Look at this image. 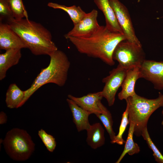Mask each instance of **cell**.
I'll return each instance as SVG.
<instances>
[{
	"instance_id": "1",
	"label": "cell",
	"mask_w": 163,
	"mask_h": 163,
	"mask_svg": "<svg viewBox=\"0 0 163 163\" xmlns=\"http://www.w3.org/2000/svg\"><path fill=\"white\" fill-rule=\"evenodd\" d=\"M65 37L80 53L98 58L110 66L115 64L113 54L115 48L120 42L126 40L123 34L112 31L104 26H100L95 33L88 37Z\"/></svg>"
},
{
	"instance_id": "2",
	"label": "cell",
	"mask_w": 163,
	"mask_h": 163,
	"mask_svg": "<svg viewBox=\"0 0 163 163\" xmlns=\"http://www.w3.org/2000/svg\"><path fill=\"white\" fill-rule=\"evenodd\" d=\"M8 24L33 54L50 56L58 50L50 32L40 24L25 18L14 19Z\"/></svg>"
},
{
	"instance_id": "3",
	"label": "cell",
	"mask_w": 163,
	"mask_h": 163,
	"mask_svg": "<svg viewBox=\"0 0 163 163\" xmlns=\"http://www.w3.org/2000/svg\"><path fill=\"white\" fill-rule=\"evenodd\" d=\"M50 56L48 66L41 69L30 87L24 91V97L21 107L37 90L46 84L53 83L60 87L65 85L70 65L67 55L63 51L57 50Z\"/></svg>"
},
{
	"instance_id": "4",
	"label": "cell",
	"mask_w": 163,
	"mask_h": 163,
	"mask_svg": "<svg viewBox=\"0 0 163 163\" xmlns=\"http://www.w3.org/2000/svg\"><path fill=\"white\" fill-rule=\"evenodd\" d=\"M126 101L128 108L129 123L134 124V134L140 136L147 127L151 115L157 109L163 107V94L159 92L157 98L148 99L136 94L129 97Z\"/></svg>"
},
{
	"instance_id": "5",
	"label": "cell",
	"mask_w": 163,
	"mask_h": 163,
	"mask_svg": "<svg viewBox=\"0 0 163 163\" xmlns=\"http://www.w3.org/2000/svg\"><path fill=\"white\" fill-rule=\"evenodd\" d=\"M2 143L7 154L17 161L28 159L35 149V144L30 135L26 131L18 128L9 131Z\"/></svg>"
},
{
	"instance_id": "6",
	"label": "cell",
	"mask_w": 163,
	"mask_h": 163,
	"mask_svg": "<svg viewBox=\"0 0 163 163\" xmlns=\"http://www.w3.org/2000/svg\"><path fill=\"white\" fill-rule=\"evenodd\" d=\"M113 59L127 69L140 67L145 59L142 45L126 40L120 42L117 45L113 52Z\"/></svg>"
},
{
	"instance_id": "7",
	"label": "cell",
	"mask_w": 163,
	"mask_h": 163,
	"mask_svg": "<svg viewBox=\"0 0 163 163\" xmlns=\"http://www.w3.org/2000/svg\"><path fill=\"white\" fill-rule=\"evenodd\" d=\"M127 70L118 64L110 72L108 75L102 79V82L105 85L101 91V95L106 99L110 107L114 104L116 95L121 86Z\"/></svg>"
},
{
	"instance_id": "8",
	"label": "cell",
	"mask_w": 163,
	"mask_h": 163,
	"mask_svg": "<svg viewBox=\"0 0 163 163\" xmlns=\"http://www.w3.org/2000/svg\"><path fill=\"white\" fill-rule=\"evenodd\" d=\"M109 0L126 40L142 45L136 36L127 8L119 0Z\"/></svg>"
},
{
	"instance_id": "9",
	"label": "cell",
	"mask_w": 163,
	"mask_h": 163,
	"mask_svg": "<svg viewBox=\"0 0 163 163\" xmlns=\"http://www.w3.org/2000/svg\"><path fill=\"white\" fill-rule=\"evenodd\" d=\"M98 11L93 9L90 12L86 13L73 28L64 36H70L80 38L88 37L95 33L99 28L100 25L97 18Z\"/></svg>"
},
{
	"instance_id": "10",
	"label": "cell",
	"mask_w": 163,
	"mask_h": 163,
	"mask_svg": "<svg viewBox=\"0 0 163 163\" xmlns=\"http://www.w3.org/2000/svg\"><path fill=\"white\" fill-rule=\"evenodd\" d=\"M139 70L141 78L151 82L155 89L163 90V61L145 59Z\"/></svg>"
},
{
	"instance_id": "11",
	"label": "cell",
	"mask_w": 163,
	"mask_h": 163,
	"mask_svg": "<svg viewBox=\"0 0 163 163\" xmlns=\"http://www.w3.org/2000/svg\"><path fill=\"white\" fill-rule=\"evenodd\" d=\"M68 97L73 100L84 109L96 116L106 113L109 111L101 102L103 97L101 91L89 93L80 97L69 94Z\"/></svg>"
},
{
	"instance_id": "12",
	"label": "cell",
	"mask_w": 163,
	"mask_h": 163,
	"mask_svg": "<svg viewBox=\"0 0 163 163\" xmlns=\"http://www.w3.org/2000/svg\"><path fill=\"white\" fill-rule=\"evenodd\" d=\"M27 48L21 38L7 24L0 22V49Z\"/></svg>"
},
{
	"instance_id": "13",
	"label": "cell",
	"mask_w": 163,
	"mask_h": 163,
	"mask_svg": "<svg viewBox=\"0 0 163 163\" xmlns=\"http://www.w3.org/2000/svg\"><path fill=\"white\" fill-rule=\"evenodd\" d=\"M140 67H137L127 70L121 87V91L118 94V97L120 100L126 101L130 97L136 94L135 87L136 81L141 78Z\"/></svg>"
},
{
	"instance_id": "14",
	"label": "cell",
	"mask_w": 163,
	"mask_h": 163,
	"mask_svg": "<svg viewBox=\"0 0 163 163\" xmlns=\"http://www.w3.org/2000/svg\"><path fill=\"white\" fill-rule=\"evenodd\" d=\"M73 117V121L78 132L88 129L91 126L88 120L91 113L79 106L72 100L66 99Z\"/></svg>"
},
{
	"instance_id": "15",
	"label": "cell",
	"mask_w": 163,
	"mask_h": 163,
	"mask_svg": "<svg viewBox=\"0 0 163 163\" xmlns=\"http://www.w3.org/2000/svg\"><path fill=\"white\" fill-rule=\"evenodd\" d=\"M94 2L104 15L105 26L112 31L119 32L123 34L115 13L110 5L109 0H94Z\"/></svg>"
},
{
	"instance_id": "16",
	"label": "cell",
	"mask_w": 163,
	"mask_h": 163,
	"mask_svg": "<svg viewBox=\"0 0 163 163\" xmlns=\"http://www.w3.org/2000/svg\"><path fill=\"white\" fill-rule=\"evenodd\" d=\"M21 49H11L0 54V80L6 77L7 70L19 62L21 57Z\"/></svg>"
},
{
	"instance_id": "17",
	"label": "cell",
	"mask_w": 163,
	"mask_h": 163,
	"mask_svg": "<svg viewBox=\"0 0 163 163\" xmlns=\"http://www.w3.org/2000/svg\"><path fill=\"white\" fill-rule=\"evenodd\" d=\"M86 142L90 147L96 149L105 143L104 130L99 123L91 125L87 129Z\"/></svg>"
},
{
	"instance_id": "18",
	"label": "cell",
	"mask_w": 163,
	"mask_h": 163,
	"mask_svg": "<svg viewBox=\"0 0 163 163\" xmlns=\"http://www.w3.org/2000/svg\"><path fill=\"white\" fill-rule=\"evenodd\" d=\"M24 95V91L21 90L16 84H10L6 94L5 102L7 107L10 109L21 107Z\"/></svg>"
},
{
	"instance_id": "19",
	"label": "cell",
	"mask_w": 163,
	"mask_h": 163,
	"mask_svg": "<svg viewBox=\"0 0 163 163\" xmlns=\"http://www.w3.org/2000/svg\"><path fill=\"white\" fill-rule=\"evenodd\" d=\"M47 5L53 8L61 9L66 12L70 16L74 25L80 21L86 14L79 6L73 5L68 7L52 2L48 3Z\"/></svg>"
},
{
	"instance_id": "20",
	"label": "cell",
	"mask_w": 163,
	"mask_h": 163,
	"mask_svg": "<svg viewBox=\"0 0 163 163\" xmlns=\"http://www.w3.org/2000/svg\"><path fill=\"white\" fill-rule=\"evenodd\" d=\"M129 124L128 136L125 142L124 150L117 161L116 162V163H120L127 153L129 155H132L139 153L140 151L139 147L136 143L134 142L133 140V136L134 132V124L131 123H129Z\"/></svg>"
},
{
	"instance_id": "21",
	"label": "cell",
	"mask_w": 163,
	"mask_h": 163,
	"mask_svg": "<svg viewBox=\"0 0 163 163\" xmlns=\"http://www.w3.org/2000/svg\"><path fill=\"white\" fill-rule=\"evenodd\" d=\"M13 16L16 20L28 18L27 12L22 0H8Z\"/></svg>"
},
{
	"instance_id": "22",
	"label": "cell",
	"mask_w": 163,
	"mask_h": 163,
	"mask_svg": "<svg viewBox=\"0 0 163 163\" xmlns=\"http://www.w3.org/2000/svg\"><path fill=\"white\" fill-rule=\"evenodd\" d=\"M14 19L8 0H0V22L8 24Z\"/></svg>"
},
{
	"instance_id": "23",
	"label": "cell",
	"mask_w": 163,
	"mask_h": 163,
	"mask_svg": "<svg viewBox=\"0 0 163 163\" xmlns=\"http://www.w3.org/2000/svg\"><path fill=\"white\" fill-rule=\"evenodd\" d=\"M96 116L101 122L108 133L111 143L116 135L113 129V120L111 113L108 111L106 113L100 114Z\"/></svg>"
},
{
	"instance_id": "24",
	"label": "cell",
	"mask_w": 163,
	"mask_h": 163,
	"mask_svg": "<svg viewBox=\"0 0 163 163\" xmlns=\"http://www.w3.org/2000/svg\"><path fill=\"white\" fill-rule=\"evenodd\" d=\"M129 123L128 119V108L126 105V108L123 113L118 134L116 135L114 139L111 143H116L119 145H122L125 142L123 138V134L128 124Z\"/></svg>"
},
{
	"instance_id": "25",
	"label": "cell",
	"mask_w": 163,
	"mask_h": 163,
	"mask_svg": "<svg viewBox=\"0 0 163 163\" xmlns=\"http://www.w3.org/2000/svg\"><path fill=\"white\" fill-rule=\"evenodd\" d=\"M141 136L146 141L149 148L152 151L155 161L159 163H163V156L151 139L147 127L142 131Z\"/></svg>"
},
{
	"instance_id": "26",
	"label": "cell",
	"mask_w": 163,
	"mask_h": 163,
	"mask_svg": "<svg viewBox=\"0 0 163 163\" xmlns=\"http://www.w3.org/2000/svg\"><path fill=\"white\" fill-rule=\"evenodd\" d=\"M38 134L47 150L50 152H53L56 146L55 138L51 135L46 133L43 129L39 130Z\"/></svg>"
},
{
	"instance_id": "27",
	"label": "cell",
	"mask_w": 163,
	"mask_h": 163,
	"mask_svg": "<svg viewBox=\"0 0 163 163\" xmlns=\"http://www.w3.org/2000/svg\"><path fill=\"white\" fill-rule=\"evenodd\" d=\"M7 120L6 114L3 111L0 113V124H2L6 123Z\"/></svg>"
},
{
	"instance_id": "28",
	"label": "cell",
	"mask_w": 163,
	"mask_h": 163,
	"mask_svg": "<svg viewBox=\"0 0 163 163\" xmlns=\"http://www.w3.org/2000/svg\"><path fill=\"white\" fill-rule=\"evenodd\" d=\"M162 115H163V110H162ZM162 124H163V121H162Z\"/></svg>"
}]
</instances>
